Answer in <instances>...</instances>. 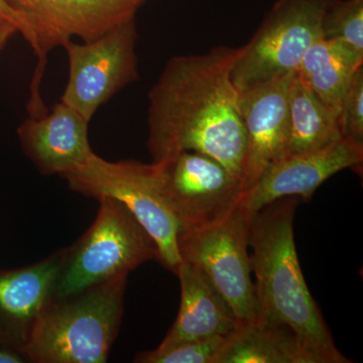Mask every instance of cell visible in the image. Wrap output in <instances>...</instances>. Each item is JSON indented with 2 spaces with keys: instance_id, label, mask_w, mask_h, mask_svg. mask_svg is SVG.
<instances>
[{
  "instance_id": "obj_24",
  "label": "cell",
  "mask_w": 363,
  "mask_h": 363,
  "mask_svg": "<svg viewBox=\"0 0 363 363\" xmlns=\"http://www.w3.org/2000/svg\"><path fill=\"white\" fill-rule=\"evenodd\" d=\"M25 357L16 354L11 351L0 350V363H21L25 362Z\"/></svg>"
},
{
  "instance_id": "obj_1",
  "label": "cell",
  "mask_w": 363,
  "mask_h": 363,
  "mask_svg": "<svg viewBox=\"0 0 363 363\" xmlns=\"http://www.w3.org/2000/svg\"><path fill=\"white\" fill-rule=\"evenodd\" d=\"M240 48L173 57L149 92L152 162L183 150L213 157L242 182L247 138L231 71Z\"/></svg>"
},
{
  "instance_id": "obj_17",
  "label": "cell",
  "mask_w": 363,
  "mask_h": 363,
  "mask_svg": "<svg viewBox=\"0 0 363 363\" xmlns=\"http://www.w3.org/2000/svg\"><path fill=\"white\" fill-rule=\"evenodd\" d=\"M363 55L338 40L321 38L306 52L296 76L339 116L343 98Z\"/></svg>"
},
{
  "instance_id": "obj_13",
  "label": "cell",
  "mask_w": 363,
  "mask_h": 363,
  "mask_svg": "<svg viewBox=\"0 0 363 363\" xmlns=\"http://www.w3.org/2000/svg\"><path fill=\"white\" fill-rule=\"evenodd\" d=\"M90 121L60 100L51 111L28 116L18 130L26 156L44 175L62 176L90 161Z\"/></svg>"
},
{
  "instance_id": "obj_4",
  "label": "cell",
  "mask_w": 363,
  "mask_h": 363,
  "mask_svg": "<svg viewBox=\"0 0 363 363\" xmlns=\"http://www.w3.org/2000/svg\"><path fill=\"white\" fill-rule=\"evenodd\" d=\"M97 201L99 210L92 225L73 247L65 248L52 298L128 276L157 259L154 240L123 203L107 197Z\"/></svg>"
},
{
  "instance_id": "obj_10",
  "label": "cell",
  "mask_w": 363,
  "mask_h": 363,
  "mask_svg": "<svg viewBox=\"0 0 363 363\" xmlns=\"http://www.w3.org/2000/svg\"><path fill=\"white\" fill-rule=\"evenodd\" d=\"M136 40L133 18L90 42L68 40L63 48L69 60V79L61 101L91 121L102 105L140 78Z\"/></svg>"
},
{
  "instance_id": "obj_9",
  "label": "cell",
  "mask_w": 363,
  "mask_h": 363,
  "mask_svg": "<svg viewBox=\"0 0 363 363\" xmlns=\"http://www.w3.org/2000/svg\"><path fill=\"white\" fill-rule=\"evenodd\" d=\"M152 162L180 233L216 223L242 201L240 179L207 155L183 150Z\"/></svg>"
},
{
  "instance_id": "obj_16",
  "label": "cell",
  "mask_w": 363,
  "mask_h": 363,
  "mask_svg": "<svg viewBox=\"0 0 363 363\" xmlns=\"http://www.w3.org/2000/svg\"><path fill=\"white\" fill-rule=\"evenodd\" d=\"M212 363H314L300 339L285 325L257 318L225 338Z\"/></svg>"
},
{
  "instance_id": "obj_21",
  "label": "cell",
  "mask_w": 363,
  "mask_h": 363,
  "mask_svg": "<svg viewBox=\"0 0 363 363\" xmlns=\"http://www.w3.org/2000/svg\"><path fill=\"white\" fill-rule=\"evenodd\" d=\"M338 119L342 138L363 147V65L348 86Z\"/></svg>"
},
{
  "instance_id": "obj_14",
  "label": "cell",
  "mask_w": 363,
  "mask_h": 363,
  "mask_svg": "<svg viewBox=\"0 0 363 363\" xmlns=\"http://www.w3.org/2000/svg\"><path fill=\"white\" fill-rule=\"evenodd\" d=\"M180 281L181 304L175 323L157 348L215 336L228 337L238 322L230 306L197 267L182 262L176 272Z\"/></svg>"
},
{
  "instance_id": "obj_22",
  "label": "cell",
  "mask_w": 363,
  "mask_h": 363,
  "mask_svg": "<svg viewBox=\"0 0 363 363\" xmlns=\"http://www.w3.org/2000/svg\"><path fill=\"white\" fill-rule=\"evenodd\" d=\"M16 33H18V26L9 18L0 16V55Z\"/></svg>"
},
{
  "instance_id": "obj_15",
  "label": "cell",
  "mask_w": 363,
  "mask_h": 363,
  "mask_svg": "<svg viewBox=\"0 0 363 363\" xmlns=\"http://www.w3.org/2000/svg\"><path fill=\"white\" fill-rule=\"evenodd\" d=\"M64 255L65 248L32 266L0 274V315L13 325L21 352L54 295Z\"/></svg>"
},
{
  "instance_id": "obj_5",
  "label": "cell",
  "mask_w": 363,
  "mask_h": 363,
  "mask_svg": "<svg viewBox=\"0 0 363 363\" xmlns=\"http://www.w3.org/2000/svg\"><path fill=\"white\" fill-rule=\"evenodd\" d=\"M61 177L79 194L123 203L154 240L160 264L176 274L182 262L180 225L162 193L152 162H109L95 154L89 162Z\"/></svg>"
},
{
  "instance_id": "obj_7",
  "label": "cell",
  "mask_w": 363,
  "mask_h": 363,
  "mask_svg": "<svg viewBox=\"0 0 363 363\" xmlns=\"http://www.w3.org/2000/svg\"><path fill=\"white\" fill-rule=\"evenodd\" d=\"M250 214L241 203L230 214L210 225L181 231V260L197 267L230 306L238 326L259 318L252 281L250 248Z\"/></svg>"
},
{
  "instance_id": "obj_20",
  "label": "cell",
  "mask_w": 363,
  "mask_h": 363,
  "mask_svg": "<svg viewBox=\"0 0 363 363\" xmlns=\"http://www.w3.org/2000/svg\"><path fill=\"white\" fill-rule=\"evenodd\" d=\"M226 337L215 336L189 341L168 348L143 351L135 358L138 363H212Z\"/></svg>"
},
{
  "instance_id": "obj_2",
  "label": "cell",
  "mask_w": 363,
  "mask_h": 363,
  "mask_svg": "<svg viewBox=\"0 0 363 363\" xmlns=\"http://www.w3.org/2000/svg\"><path fill=\"white\" fill-rule=\"evenodd\" d=\"M298 199L279 198L250 215V247L259 318L285 325L314 363H350L336 347L303 276L294 235Z\"/></svg>"
},
{
  "instance_id": "obj_6",
  "label": "cell",
  "mask_w": 363,
  "mask_h": 363,
  "mask_svg": "<svg viewBox=\"0 0 363 363\" xmlns=\"http://www.w3.org/2000/svg\"><path fill=\"white\" fill-rule=\"evenodd\" d=\"M149 0H6L21 20V35L37 56L30 85L28 116H40L48 108L40 95L48 55L72 38L90 42L116 26L135 18Z\"/></svg>"
},
{
  "instance_id": "obj_3",
  "label": "cell",
  "mask_w": 363,
  "mask_h": 363,
  "mask_svg": "<svg viewBox=\"0 0 363 363\" xmlns=\"http://www.w3.org/2000/svg\"><path fill=\"white\" fill-rule=\"evenodd\" d=\"M128 276L69 296L51 298L23 353L35 363H105L124 310Z\"/></svg>"
},
{
  "instance_id": "obj_23",
  "label": "cell",
  "mask_w": 363,
  "mask_h": 363,
  "mask_svg": "<svg viewBox=\"0 0 363 363\" xmlns=\"http://www.w3.org/2000/svg\"><path fill=\"white\" fill-rule=\"evenodd\" d=\"M0 16H4V18H9V21H13L14 25L18 26V33L21 30V20L18 18V14L16 11L9 6L7 4L6 0H0Z\"/></svg>"
},
{
  "instance_id": "obj_12",
  "label": "cell",
  "mask_w": 363,
  "mask_h": 363,
  "mask_svg": "<svg viewBox=\"0 0 363 363\" xmlns=\"http://www.w3.org/2000/svg\"><path fill=\"white\" fill-rule=\"evenodd\" d=\"M362 162L363 147L345 138L317 152L281 157L269 164L245 193L241 206L252 215L288 196L308 201L324 182L343 169H359Z\"/></svg>"
},
{
  "instance_id": "obj_19",
  "label": "cell",
  "mask_w": 363,
  "mask_h": 363,
  "mask_svg": "<svg viewBox=\"0 0 363 363\" xmlns=\"http://www.w3.org/2000/svg\"><path fill=\"white\" fill-rule=\"evenodd\" d=\"M322 37L338 40L363 55V0H329Z\"/></svg>"
},
{
  "instance_id": "obj_11",
  "label": "cell",
  "mask_w": 363,
  "mask_h": 363,
  "mask_svg": "<svg viewBox=\"0 0 363 363\" xmlns=\"http://www.w3.org/2000/svg\"><path fill=\"white\" fill-rule=\"evenodd\" d=\"M295 73L240 91V111L247 138L242 185L245 193L264 169L285 157L289 138V93Z\"/></svg>"
},
{
  "instance_id": "obj_8",
  "label": "cell",
  "mask_w": 363,
  "mask_h": 363,
  "mask_svg": "<svg viewBox=\"0 0 363 363\" xmlns=\"http://www.w3.org/2000/svg\"><path fill=\"white\" fill-rule=\"evenodd\" d=\"M329 0H278L240 52L231 71L242 91L272 78L296 73L310 47L322 37Z\"/></svg>"
},
{
  "instance_id": "obj_18",
  "label": "cell",
  "mask_w": 363,
  "mask_h": 363,
  "mask_svg": "<svg viewBox=\"0 0 363 363\" xmlns=\"http://www.w3.org/2000/svg\"><path fill=\"white\" fill-rule=\"evenodd\" d=\"M341 138L338 114L328 108L295 73L289 93L285 157L317 152Z\"/></svg>"
}]
</instances>
